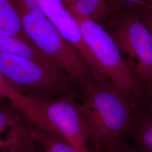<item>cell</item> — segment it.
Listing matches in <instances>:
<instances>
[{"label": "cell", "mask_w": 152, "mask_h": 152, "mask_svg": "<svg viewBox=\"0 0 152 152\" xmlns=\"http://www.w3.org/2000/svg\"><path fill=\"white\" fill-rule=\"evenodd\" d=\"M81 87L89 149L97 151L122 140L133 124L137 101L110 83L94 82Z\"/></svg>", "instance_id": "cell-1"}, {"label": "cell", "mask_w": 152, "mask_h": 152, "mask_svg": "<svg viewBox=\"0 0 152 152\" xmlns=\"http://www.w3.org/2000/svg\"><path fill=\"white\" fill-rule=\"evenodd\" d=\"M11 1L20 15L24 32L36 49L80 86L96 82L83 57L46 16L29 9L20 0Z\"/></svg>", "instance_id": "cell-2"}, {"label": "cell", "mask_w": 152, "mask_h": 152, "mask_svg": "<svg viewBox=\"0 0 152 152\" xmlns=\"http://www.w3.org/2000/svg\"><path fill=\"white\" fill-rule=\"evenodd\" d=\"M0 72L10 87L34 99L75 94L79 85L63 71L15 55L0 53Z\"/></svg>", "instance_id": "cell-3"}, {"label": "cell", "mask_w": 152, "mask_h": 152, "mask_svg": "<svg viewBox=\"0 0 152 152\" xmlns=\"http://www.w3.org/2000/svg\"><path fill=\"white\" fill-rule=\"evenodd\" d=\"M104 77L121 92L138 102L145 88L127 64L115 40L98 23L69 9Z\"/></svg>", "instance_id": "cell-4"}, {"label": "cell", "mask_w": 152, "mask_h": 152, "mask_svg": "<svg viewBox=\"0 0 152 152\" xmlns=\"http://www.w3.org/2000/svg\"><path fill=\"white\" fill-rule=\"evenodd\" d=\"M36 100L61 140L81 152H90L87 147L86 121L81 104L76 101L75 94Z\"/></svg>", "instance_id": "cell-5"}, {"label": "cell", "mask_w": 152, "mask_h": 152, "mask_svg": "<svg viewBox=\"0 0 152 152\" xmlns=\"http://www.w3.org/2000/svg\"><path fill=\"white\" fill-rule=\"evenodd\" d=\"M115 40L122 56L141 80L147 94L152 91V43L151 34L138 16H132L118 28Z\"/></svg>", "instance_id": "cell-6"}, {"label": "cell", "mask_w": 152, "mask_h": 152, "mask_svg": "<svg viewBox=\"0 0 152 152\" xmlns=\"http://www.w3.org/2000/svg\"><path fill=\"white\" fill-rule=\"evenodd\" d=\"M36 127L9 102H0V152H35Z\"/></svg>", "instance_id": "cell-7"}, {"label": "cell", "mask_w": 152, "mask_h": 152, "mask_svg": "<svg viewBox=\"0 0 152 152\" xmlns=\"http://www.w3.org/2000/svg\"><path fill=\"white\" fill-rule=\"evenodd\" d=\"M40 10L57 28L65 39L76 48L83 57L98 83H110L104 77L98 62L82 37L75 18L63 0H44Z\"/></svg>", "instance_id": "cell-8"}, {"label": "cell", "mask_w": 152, "mask_h": 152, "mask_svg": "<svg viewBox=\"0 0 152 152\" xmlns=\"http://www.w3.org/2000/svg\"><path fill=\"white\" fill-rule=\"evenodd\" d=\"M0 33L34 46L24 31L20 15L11 0H0Z\"/></svg>", "instance_id": "cell-9"}, {"label": "cell", "mask_w": 152, "mask_h": 152, "mask_svg": "<svg viewBox=\"0 0 152 152\" xmlns=\"http://www.w3.org/2000/svg\"><path fill=\"white\" fill-rule=\"evenodd\" d=\"M0 53L20 56L42 65L59 69L53 61L42 54L35 47L19 39L1 33Z\"/></svg>", "instance_id": "cell-10"}, {"label": "cell", "mask_w": 152, "mask_h": 152, "mask_svg": "<svg viewBox=\"0 0 152 152\" xmlns=\"http://www.w3.org/2000/svg\"><path fill=\"white\" fill-rule=\"evenodd\" d=\"M140 152H152V109L136 113L129 133Z\"/></svg>", "instance_id": "cell-11"}, {"label": "cell", "mask_w": 152, "mask_h": 152, "mask_svg": "<svg viewBox=\"0 0 152 152\" xmlns=\"http://www.w3.org/2000/svg\"><path fill=\"white\" fill-rule=\"evenodd\" d=\"M36 132L38 142L44 152H82L65 141L51 136L37 128Z\"/></svg>", "instance_id": "cell-12"}, {"label": "cell", "mask_w": 152, "mask_h": 152, "mask_svg": "<svg viewBox=\"0 0 152 152\" xmlns=\"http://www.w3.org/2000/svg\"><path fill=\"white\" fill-rule=\"evenodd\" d=\"M91 152H140L135 147H131L122 140L104 147L98 151Z\"/></svg>", "instance_id": "cell-13"}, {"label": "cell", "mask_w": 152, "mask_h": 152, "mask_svg": "<svg viewBox=\"0 0 152 152\" xmlns=\"http://www.w3.org/2000/svg\"><path fill=\"white\" fill-rule=\"evenodd\" d=\"M87 5L95 9L102 17H104L107 12V6L104 0H81Z\"/></svg>", "instance_id": "cell-14"}, {"label": "cell", "mask_w": 152, "mask_h": 152, "mask_svg": "<svg viewBox=\"0 0 152 152\" xmlns=\"http://www.w3.org/2000/svg\"><path fill=\"white\" fill-rule=\"evenodd\" d=\"M141 19L149 32L152 43V9L144 11L141 15Z\"/></svg>", "instance_id": "cell-15"}, {"label": "cell", "mask_w": 152, "mask_h": 152, "mask_svg": "<svg viewBox=\"0 0 152 152\" xmlns=\"http://www.w3.org/2000/svg\"><path fill=\"white\" fill-rule=\"evenodd\" d=\"M20 1L29 9L41 12L40 10V4L44 0H20Z\"/></svg>", "instance_id": "cell-16"}, {"label": "cell", "mask_w": 152, "mask_h": 152, "mask_svg": "<svg viewBox=\"0 0 152 152\" xmlns=\"http://www.w3.org/2000/svg\"><path fill=\"white\" fill-rule=\"evenodd\" d=\"M5 83V80L0 72V102L6 100L4 94V87Z\"/></svg>", "instance_id": "cell-17"}, {"label": "cell", "mask_w": 152, "mask_h": 152, "mask_svg": "<svg viewBox=\"0 0 152 152\" xmlns=\"http://www.w3.org/2000/svg\"><path fill=\"white\" fill-rule=\"evenodd\" d=\"M147 100L149 107L152 109V91L147 94Z\"/></svg>", "instance_id": "cell-18"}, {"label": "cell", "mask_w": 152, "mask_h": 152, "mask_svg": "<svg viewBox=\"0 0 152 152\" xmlns=\"http://www.w3.org/2000/svg\"><path fill=\"white\" fill-rule=\"evenodd\" d=\"M36 152H44L43 149H42V148L41 147L39 143V144H38V148H37V149Z\"/></svg>", "instance_id": "cell-19"}, {"label": "cell", "mask_w": 152, "mask_h": 152, "mask_svg": "<svg viewBox=\"0 0 152 152\" xmlns=\"http://www.w3.org/2000/svg\"><path fill=\"white\" fill-rule=\"evenodd\" d=\"M149 1H151V2H152V0H149Z\"/></svg>", "instance_id": "cell-20"}]
</instances>
